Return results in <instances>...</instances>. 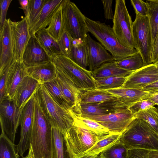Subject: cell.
I'll use <instances>...</instances> for the list:
<instances>
[{
	"label": "cell",
	"mask_w": 158,
	"mask_h": 158,
	"mask_svg": "<svg viewBox=\"0 0 158 158\" xmlns=\"http://www.w3.org/2000/svg\"><path fill=\"white\" fill-rule=\"evenodd\" d=\"M35 105L31 140L34 158H51L52 127L34 94Z\"/></svg>",
	"instance_id": "cell-1"
},
{
	"label": "cell",
	"mask_w": 158,
	"mask_h": 158,
	"mask_svg": "<svg viewBox=\"0 0 158 158\" xmlns=\"http://www.w3.org/2000/svg\"><path fill=\"white\" fill-rule=\"evenodd\" d=\"M120 141L128 149L158 150V135L145 121L135 118L121 134Z\"/></svg>",
	"instance_id": "cell-2"
},
{
	"label": "cell",
	"mask_w": 158,
	"mask_h": 158,
	"mask_svg": "<svg viewBox=\"0 0 158 158\" xmlns=\"http://www.w3.org/2000/svg\"><path fill=\"white\" fill-rule=\"evenodd\" d=\"M110 135L97 134L88 129L75 116L73 126L63 135L70 158H79L98 142Z\"/></svg>",
	"instance_id": "cell-3"
},
{
	"label": "cell",
	"mask_w": 158,
	"mask_h": 158,
	"mask_svg": "<svg viewBox=\"0 0 158 158\" xmlns=\"http://www.w3.org/2000/svg\"><path fill=\"white\" fill-rule=\"evenodd\" d=\"M35 95L52 127L57 128L64 135L73 126L75 114L57 104L43 84L40 85Z\"/></svg>",
	"instance_id": "cell-4"
},
{
	"label": "cell",
	"mask_w": 158,
	"mask_h": 158,
	"mask_svg": "<svg viewBox=\"0 0 158 158\" xmlns=\"http://www.w3.org/2000/svg\"><path fill=\"white\" fill-rule=\"evenodd\" d=\"M85 20L88 32L110 52L115 61L122 60L139 52L135 49L127 48L121 44L110 26L86 16Z\"/></svg>",
	"instance_id": "cell-5"
},
{
	"label": "cell",
	"mask_w": 158,
	"mask_h": 158,
	"mask_svg": "<svg viewBox=\"0 0 158 158\" xmlns=\"http://www.w3.org/2000/svg\"><path fill=\"white\" fill-rule=\"evenodd\" d=\"M56 69L67 76L81 91L96 89L92 72L79 66L69 57L62 55L53 58Z\"/></svg>",
	"instance_id": "cell-6"
},
{
	"label": "cell",
	"mask_w": 158,
	"mask_h": 158,
	"mask_svg": "<svg viewBox=\"0 0 158 158\" xmlns=\"http://www.w3.org/2000/svg\"><path fill=\"white\" fill-rule=\"evenodd\" d=\"M132 33L134 42L141 54L145 66L152 63L153 43L148 16L136 14L133 22Z\"/></svg>",
	"instance_id": "cell-7"
},
{
	"label": "cell",
	"mask_w": 158,
	"mask_h": 158,
	"mask_svg": "<svg viewBox=\"0 0 158 158\" xmlns=\"http://www.w3.org/2000/svg\"><path fill=\"white\" fill-rule=\"evenodd\" d=\"M112 20V28L120 44L127 48L136 49L132 33L133 22L124 0L115 1L114 17Z\"/></svg>",
	"instance_id": "cell-8"
},
{
	"label": "cell",
	"mask_w": 158,
	"mask_h": 158,
	"mask_svg": "<svg viewBox=\"0 0 158 158\" xmlns=\"http://www.w3.org/2000/svg\"><path fill=\"white\" fill-rule=\"evenodd\" d=\"M62 4L65 29L73 39L85 40L88 33L85 16L70 0H63Z\"/></svg>",
	"instance_id": "cell-9"
},
{
	"label": "cell",
	"mask_w": 158,
	"mask_h": 158,
	"mask_svg": "<svg viewBox=\"0 0 158 158\" xmlns=\"http://www.w3.org/2000/svg\"><path fill=\"white\" fill-rule=\"evenodd\" d=\"M22 110L17 108L12 101L6 99L0 104V121L1 130L15 143L16 134Z\"/></svg>",
	"instance_id": "cell-10"
},
{
	"label": "cell",
	"mask_w": 158,
	"mask_h": 158,
	"mask_svg": "<svg viewBox=\"0 0 158 158\" xmlns=\"http://www.w3.org/2000/svg\"><path fill=\"white\" fill-rule=\"evenodd\" d=\"M35 94L23 108L21 115L20 120V138L16 148L20 156L22 157L31 146L35 105Z\"/></svg>",
	"instance_id": "cell-11"
},
{
	"label": "cell",
	"mask_w": 158,
	"mask_h": 158,
	"mask_svg": "<svg viewBox=\"0 0 158 158\" xmlns=\"http://www.w3.org/2000/svg\"><path fill=\"white\" fill-rule=\"evenodd\" d=\"M95 121L111 132L122 134L136 118L128 108L103 116H88L85 117Z\"/></svg>",
	"instance_id": "cell-12"
},
{
	"label": "cell",
	"mask_w": 158,
	"mask_h": 158,
	"mask_svg": "<svg viewBox=\"0 0 158 158\" xmlns=\"http://www.w3.org/2000/svg\"><path fill=\"white\" fill-rule=\"evenodd\" d=\"M14 60L23 61L24 51L31 37L25 16L18 22L10 21Z\"/></svg>",
	"instance_id": "cell-13"
},
{
	"label": "cell",
	"mask_w": 158,
	"mask_h": 158,
	"mask_svg": "<svg viewBox=\"0 0 158 158\" xmlns=\"http://www.w3.org/2000/svg\"><path fill=\"white\" fill-rule=\"evenodd\" d=\"M158 80V71L154 64L145 66L127 77L120 88L141 90Z\"/></svg>",
	"instance_id": "cell-14"
},
{
	"label": "cell",
	"mask_w": 158,
	"mask_h": 158,
	"mask_svg": "<svg viewBox=\"0 0 158 158\" xmlns=\"http://www.w3.org/2000/svg\"><path fill=\"white\" fill-rule=\"evenodd\" d=\"M129 106L119 99L98 102L85 103L80 102V116H103L129 108Z\"/></svg>",
	"instance_id": "cell-15"
},
{
	"label": "cell",
	"mask_w": 158,
	"mask_h": 158,
	"mask_svg": "<svg viewBox=\"0 0 158 158\" xmlns=\"http://www.w3.org/2000/svg\"><path fill=\"white\" fill-rule=\"evenodd\" d=\"M85 41L87 50L89 71L93 72L104 63L115 61L112 55L101 44L93 39L88 33Z\"/></svg>",
	"instance_id": "cell-16"
},
{
	"label": "cell",
	"mask_w": 158,
	"mask_h": 158,
	"mask_svg": "<svg viewBox=\"0 0 158 158\" xmlns=\"http://www.w3.org/2000/svg\"><path fill=\"white\" fill-rule=\"evenodd\" d=\"M57 71L56 79L63 95L73 113L76 116H80V98L81 91L77 89L64 74L57 70Z\"/></svg>",
	"instance_id": "cell-17"
},
{
	"label": "cell",
	"mask_w": 158,
	"mask_h": 158,
	"mask_svg": "<svg viewBox=\"0 0 158 158\" xmlns=\"http://www.w3.org/2000/svg\"><path fill=\"white\" fill-rule=\"evenodd\" d=\"M10 20L6 19L3 27L0 28V73L14 60Z\"/></svg>",
	"instance_id": "cell-18"
},
{
	"label": "cell",
	"mask_w": 158,
	"mask_h": 158,
	"mask_svg": "<svg viewBox=\"0 0 158 158\" xmlns=\"http://www.w3.org/2000/svg\"><path fill=\"white\" fill-rule=\"evenodd\" d=\"M42 48L35 36H31L24 51L23 61L27 67L45 64L52 61Z\"/></svg>",
	"instance_id": "cell-19"
},
{
	"label": "cell",
	"mask_w": 158,
	"mask_h": 158,
	"mask_svg": "<svg viewBox=\"0 0 158 158\" xmlns=\"http://www.w3.org/2000/svg\"><path fill=\"white\" fill-rule=\"evenodd\" d=\"M27 76V67L23 61L14 60L7 69L6 83L7 99L11 101L13 100L17 87Z\"/></svg>",
	"instance_id": "cell-20"
},
{
	"label": "cell",
	"mask_w": 158,
	"mask_h": 158,
	"mask_svg": "<svg viewBox=\"0 0 158 158\" xmlns=\"http://www.w3.org/2000/svg\"><path fill=\"white\" fill-rule=\"evenodd\" d=\"M40 85L34 79L28 76L25 77L17 87L12 100L15 106L22 110Z\"/></svg>",
	"instance_id": "cell-21"
},
{
	"label": "cell",
	"mask_w": 158,
	"mask_h": 158,
	"mask_svg": "<svg viewBox=\"0 0 158 158\" xmlns=\"http://www.w3.org/2000/svg\"><path fill=\"white\" fill-rule=\"evenodd\" d=\"M63 0H47L30 31L31 36H35L36 32L48 27L54 13Z\"/></svg>",
	"instance_id": "cell-22"
},
{
	"label": "cell",
	"mask_w": 158,
	"mask_h": 158,
	"mask_svg": "<svg viewBox=\"0 0 158 158\" xmlns=\"http://www.w3.org/2000/svg\"><path fill=\"white\" fill-rule=\"evenodd\" d=\"M28 76L40 84L52 81L56 78L57 71L52 61L45 64L27 67Z\"/></svg>",
	"instance_id": "cell-23"
},
{
	"label": "cell",
	"mask_w": 158,
	"mask_h": 158,
	"mask_svg": "<svg viewBox=\"0 0 158 158\" xmlns=\"http://www.w3.org/2000/svg\"><path fill=\"white\" fill-rule=\"evenodd\" d=\"M117 96L129 107L135 103L148 98L155 95L140 90L119 88L106 90Z\"/></svg>",
	"instance_id": "cell-24"
},
{
	"label": "cell",
	"mask_w": 158,
	"mask_h": 158,
	"mask_svg": "<svg viewBox=\"0 0 158 158\" xmlns=\"http://www.w3.org/2000/svg\"><path fill=\"white\" fill-rule=\"evenodd\" d=\"M134 71L119 67L114 61L103 64L92 72V74L94 79H96L110 77H127Z\"/></svg>",
	"instance_id": "cell-25"
},
{
	"label": "cell",
	"mask_w": 158,
	"mask_h": 158,
	"mask_svg": "<svg viewBox=\"0 0 158 158\" xmlns=\"http://www.w3.org/2000/svg\"><path fill=\"white\" fill-rule=\"evenodd\" d=\"M36 39L48 55L52 58L62 55L58 41L51 36L43 28L37 31L35 35Z\"/></svg>",
	"instance_id": "cell-26"
},
{
	"label": "cell",
	"mask_w": 158,
	"mask_h": 158,
	"mask_svg": "<svg viewBox=\"0 0 158 158\" xmlns=\"http://www.w3.org/2000/svg\"><path fill=\"white\" fill-rule=\"evenodd\" d=\"M69 58L79 66L87 69L88 52L85 40L73 39Z\"/></svg>",
	"instance_id": "cell-27"
},
{
	"label": "cell",
	"mask_w": 158,
	"mask_h": 158,
	"mask_svg": "<svg viewBox=\"0 0 158 158\" xmlns=\"http://www.w3.org/2000/svg\"><path fill=\"white\" fill-rule=\"evenodd\" d=\"M62 2L56 9L48 26L46 28L49 34L57 41L59 40L65 30Z\"/></svg>",
	"instance_id": "cell-28"
},
{
	"label": "cell",
	"mask_w": 158,
	"mask_h": 158,
	"mask_svg": "<svg viewBox=\"0 0 158 158\" xmlns=\"http://www.w3.org/2000/svg\"><path fill=\"white\" fill-rule=\"evenodd\" d=\"M119 99L115 95L106 90L96 89L81 91L80 102L85 103L98 102Z\"/></svg>",
	"instance_id": "cell-29"
},
{
	"label": "cell",
	"mask_w": 158,
	"mask_h": 158,
	"mask_svg": "<svg viewBox=\"0 0 158 158\" xmlns=\"http://www.w3.org/2000/svg\"><path fill=\"white\" fill-rule=\"evenodd\" d=\"M51 158H70L62 133L54 127L52 129Z\"/></svg>",
	"instance_id": "cell-30"
},
{
	"label": "cell",
	"mask_w": 158,
	"mask_h": 158,
	"mask_svg": "<svg viewBox=\"0 0 158 158\" xmlns=\"http://www.w3.org/2000/svg\"><path fill=\"white\" fill-rule=\"evenodd\" d=\"M121 135V134L116 133L110 135L107 137L98 142L79 158L88 157L99 154L103 151L119 141Z\"/></svg>",
	"instance_id": "cell-31"
},
{
	"label": "cell",
	"mask_w": 158,
	"mask_h": 158,
	"mask_svg": "<svg viewBox=\"0 0 158 158\" xmlns=\"http://www.w3.org/2000/svg\"><path fill=\"white\" fill-rule=\"evenodd\" d=\"M42 84L57 104L63 108L73 112L59 88L56 79Z\"/></svg>",
	"instance_id": "cell-32"
},
{
	"label": "cell",
	"mask_w": 158,
	"mask_h": 158,
	"mask_svg": "<svg viewBox=\"0 0 158 158\" xmlns=\"http://www.w3.org/2000/svg\"><path fill=\"white\" fill-rule=\"evenodd\" d=\"M0 136V158H19V152L15 145L1 130Z\"/></svg>",
	"instance_id": "cell-33"
},
{
	"label": "cell",
	"mask_w": 158,
	"mask_h": 158,
	"mask_svg": "<svg viewBox=\"0 0 158 158\" xmlns=\"http://www.w3.org/2000/svg\"><path fill=\"white\" fill-rule=\"evenodd\" d=\"M127 77L114 76L95 79L96 89L106 90L120 88Z\"/></svg>",
	"instance_id": "cell-34"
},
{
	"label": "cell",
	"mask_w": 158,
	"mask_h": 158,
	"mask_svg": "<svg viewBox=\"0 0 158 158\" xmlns=\"http://www.w3.org/2000/svg\"><path fill=\"white\" fill-rule=\"evenodd\" d=\"M115 62L119 67L130 71H135L145 66L143 59L139 52Z\"/></svg>",
	"instance_id": "cell-35"
},
{
	"label": "cell",
	"mask_w": 158,
	"mask_h": 158,
	"mask_svg": "<svg viewBox=\"0 0 158 158\" xmlns=\"http://www.w3.org/2000/svg\"><path fill=\"white\" fill-rule=\"evenodd\" d=\"M47 0H29L28 8L25 15L28 22L30 31Z\"/></svg>",
	"instance_id": "cell-36"
},
{
	"label": "cell",
	"mask_w": 158,
	"mask_h": 158,
	"mask_svg": "<svg viewBox=\"0 0 158 158\" xmlns=\"http://www.w3.org/2000/svg\"><path fill=\"white\" fill-rule=\"evenodd\" d=\"M146 2L153 44L158 33V0H148Z\"/></svg>",
	"instance_id": "cell-37"
},
{
	"label": "cell",
	"mask_w": 158,
	"mask_h": 158,
	"mask_svg": "<svg viewBox=\"0 0 158 158\" xmlns=\"http://www.w3.org/2000/svg\"><path fill=\"white\" fill-rule=\"evenodd\" d=\"M128 149L120 141L102 152L99 158H128Z\"/></svg>",
	"instance_id": "cell-38"
},
{
	"label": "cell",
	"mask_w": 158,
	"mask_h": 158,
	"mask_svg": "<svg viewBox=\"0 0 158 158\" xmlns=\"http://www.w3.org/2000/svg\"><path fill=\"white\" fill-rule=\"evenodd\" d=\"M136 118L146 122L158 135V109L152 106L134 114Z\"/></svg>",
	"instance_id": "cell-39"
},
{
	"label": "cell",
	"mask_w": 158,
	"mask_h": 158,
	"mask_svg": "<svg viewBox=\"0 0 158 158\" xmlns=\"http://www.w3.org/2000/svg\"><path fill=\"white\" fill-rule=\"evenodd\" d=\"M76 118L90 130L101 135H108L113 133L106 128L92 119L75 115Z\"/></svg>",
	"instance_id": "cell-40"
},
{
	"label": "cell",
	"mask_w": 158,
	"mask_h": 158,
	"mask_svg": "<svg viewBox=\"0 0 158 158\" xmlns=\"http://www.w3.org/2000/svg\"><path fill=\"white\" fill-rule=\"evenodd\" d=\"M73 38L65 29L60 38L58 41L62 54L69 57Z\"/></svg>",
	"instance_id": "cell-41"
},
{
	"label": "cell",
	"mask_w": 158,
	"mask_h": 158,
	"mask_svg": "<svg viewBox=\"0 0 158 158\" xmlns=\"http://www.w3.org/2000/svg\"><path fill=\"white\" fill-rule=\"evenodd\" d=\"M131 2L136 14L143 16H148V8L146 2L141 0H131Z\"/></svg>",
	"instance_id": "cell-42"
},
{
	"label": "cell",
	"mask_w": 158,
	"mask_h": 158,
	"mask_svg": "<svg viewBox=\"0 0 158 158\" xmlns=\"http://www.w3.org/2000/svg\"><path fill=\"white\" fill-rule=\"evenodd\" d=\"M155 105V104L150 101L143 100L135 103L130 106L129 109L134 114L139 111L154 106Z\"/></svg>",
	"instance_id": "cell-43"
},
{
	"label": "cell",
	"mask_w": 158,
	"mask_h": 158,
	"mask_svg": "<svg viewBox=\"0 0 158 158\" xmlns=\"http://www.w3.org/2000/svg\"><path fill=\"white\" fill-rule=\"evenodd\" d=\"M12 0H0V28L3 26L6 20L7 11Z\"/></svg>",
	"instance_id": "cell-44"
},
{
	"label": "cell",
	"mask_w": 158,
	"mask_h": 158,
	"mask_svg": "<svg viewBox=\"0 0 158 158\" xmlns=\"http://www.w3.org/2000/svg\"><path fill=\"white\" fill-rule=\"evenodd\" d=\"M8 67L2 73H0V102L7 99L6 94V83Z\"/></svg>",
	"instance_id": "cell-45"
},
{
	"label": "cell",
	"mask_w": 158,
	"mask_h": 158,
	"mask_svg": "<svg viewBox=\"0 0 158 158\" xmlns=\"http://www.w3.org/2000/svg\"><path fill=\"white\" fill-rule=\"evenodd\" d=\"M150 151L142 149H129L128 152V158H148Z\"/></svg>",
	"instance_id": "cell-46"
},
{
	"label": "cell",
	"mask_w": 158,
	"mask_h": 158,
	"mask_svg": "<svg viewBox=\"0 0 158 158\" xmlns=\"http://www.w3.org/2000/svg\"><path fill=\"white\" fill-rule=\"evenodd\" d=\"M101 1L103 7L105 18L106 19L113 20L114 17L112 8L113 0H102Z\"/></svg>",
	"instance_id": "cell-47"
},
{
	"label": "cell",
	"mask_w": 158,
	"mask_h": 158,
	"mask_svg": "<svg viewBox=\"0 0 158 158\" xmlns=\"http://www.w3.org/2000/svg\"><path fill=\"white\" fill-rule=\"evenodd\" d=\"M140 90L148 92L153 95L158 94V80L145 87Z\"/></svg>",
	"instance_id": "cell-48"
},
{
	"label": "cell",
	"mask_w": 158,
	"mask_h": 158,
	"mask_svg": "<svg viewBox=\"0 0 158 158\" xmlns=\"http://www.w3.org/2000/svg\"><path fill=\"white\" fill-rule=\"evenodd\" d=\"M158 61V33L153 44V50L152 58V63Z\"/></svg>",
	"instance_id": "cell-49"
},
{
	"label": "cell",
	"mask_w": 158,
	"mask_h": 158,
	"mask_svg": "<svg viewBox=\"0 0 158 158\" xmlns=\"http://www.w3.org/2000/svg\"><path fill=\"white\" fill-rule=\"evenodd\" d=\"M19 2L20 6L19 8L23 10L25 15L28 8L29 0H19Z\"/></svg>",
	"instance_id": "cell-50"
},
{
	"label": "cell",
	"mask_w": 158,
	"mask_h": 158,
	"mask_svg": "<svg viewBox=\"0 0 158 158\" xmlns=\"http://www.w3.org/2000/svg\"><path fill=\"white\" fill-rule=\"evenodd\" d=\"M143 100L150 101L158 106V94H155L148 98Z\"/></svg>",
	"instance_id": "cell-51"
},
{
	"label": "cell",
	"mask_w": 158,
	"mask_h": 158,
	"mask_svg": "<svg viewBox=\"0 0 158 158\" xmlns=\"http://www.w3.org/2000/svg\"><path fill=\"white\" fill-rule=\"evenodd\" d=\"M148 158H158V150L150 151L148 154Z\"/></svg>",
	"instance_id": "cell-52"
},
{
	"label": "cell",
	"mask_w": 158,
	"mask_h": 158,
	"mask_svg": "<svg viewBox=\"0 0 158 158\" xmlns=\"http://www.w3.org/2000/svg\"><path fill=\"white\" fill-rule=\"evenodd\" d=\"M22 157V158H34L33 153L31 145L30 148L29 149V152L27 155L25 157L23 156Z\"/></svg>",
	"instance_id": "cell-53"
},
{
	"label": "cell",
	"mask_w": 158,
	"mask_h": 158,
	"mask_svg": "<svg viewBox=\"0 0 158 158\" xmlns=\"http://www.w3.org/2000/svg\"><path fill=\"white\" fill-rule=\"evenodd\" d=\"M99 154L98 155H96L94 156H91L88 157H84L81 158H99Z\"/></svg>",
	"instance_id": "cell-54"
},
{
	"label": "cell",
	"mask_w": 158,
	"mask_h": 158,
	"mask_svg": "<svg viewBox=\"0 0 158 158\" xmlns=\"http://www.w3.org/2000/svg\"><path fill=\"white\" fill-rule=\"evenodd\" d=\"M154 64L155 65L156 68L157 70L158 71V61H157L156 62L154 63Z\"/></svg>",
	"instance_id": "cell-55"
},
{
	"label": "cell",
	"mask_w": 158,
	"mask_h": 158,
	"mask_svg": "<svg viewBox=\"0 0 158 158\" xmlns=\"http://www.w3.org/2000/svg\"></svg>",
	"instance_id": "cell-56"
}]
</instances>
